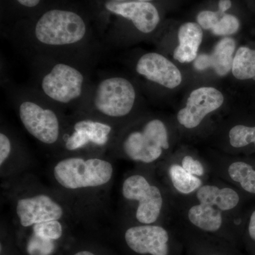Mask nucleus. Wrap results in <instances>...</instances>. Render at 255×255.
I'll return each mask as SVG.
<instances>
[{
  "instance_id": "obj_1",
  "label": "nucleus",
  "mask_w": 255,
  "mask_h": 255,
  "mask_svg": "<svg viewBox=\"0 0 255 255\" xmlns=\"http://www.w3.org/2000/svg\"><path fill=\"white\" fill-rule=\"evenodd\" d=\"M239 189L212 176L196 192L174 197L172 224L237 246L243 231Z\"/></svg>"
},
{
  "instance_id": "obj_2",
  "label": "nucleus",
  "mask_w": 255,
  "mask_h": 255,
  "mask_svg": "<svg viewBox=\"0 0 255 255\" xmlns=\"http://www.w3.org/2000/svg\"><path fill=\"white\" fill-rule=\"evenodd\" d=\"M121 194L125 209L122 222L172 225L174 196L155 168L140 167L124 176Z\"/></svg>"
},
{
  "instance_id": "obj_3",
  "label": "nucleus",
  "mask_w": 255,
  "mask_h": 255,
  "mask_svg": "<svg viewBox=\"0 0 255 255\" xmlns=\"http://www.w3.org/2000/svg\"><path fill=\"white\" fill-rule=\"evenodd\" d=\"M11 182L9 198L14 225L13 231H24L47 221H73V204L63 194L25 177L16 178Z\"/></svg>"
},
{
  "instance_id": "obj_4",
  "label": "nucleus",
  "mask_w": 255,
  "mask_h": 255,
  "mask_svg": "<svg viewBox=\"0 0 255 255\" xmlns=\"http://www.w3.org/2000/svg\"><path fill=\"white\" fill-rule=\"evenodd\" d=\"M114 164L99 155H71L55 162L51 177L60 194L70 201L105 192L114 177Z\"/></svg>"
},
{
  "instance_id": "obj_5",
  "label": "nucleus",
  "mask_w": 255,
  "mask_h": 255,
  "mask_svg": "<svg viewBox=\"0 0 255 255\" xmlns=\"http://www.w3.org/2000/svg\"><path fill=\"white\" fill-rule=\"evenodd\" d=\"M118 241L123 255H185L182 238L172 224L122 222Z\"/></svg>"
},
{
  "instance_id": "obj_6",
  "label": "nucleus",
  "mask_w": 255,
  "mask_h": 255,
  "mask_svg": "<svg viewBox=\"0 0 255 255\" xmlns=\"http://www.w3.org/2000/svg\"><path fill=\"white\" fill-rule=\"evenodd\" d=\"M168 128L161 119H152L126 134L119 157L140 167L157 168L172 155Z\"/></svg>"
},
{
  "instance_id": "obj_7",
  "label": "nucleus",
  "mask_w": 255,
  "mask_h": 255,
  "mask_svg": "<svg viewBox=\"0 0 255 255\" xmlns=\"http://www.w3.org/2000/svg\"><path fill=\"white\" fill-rule=\"evenodd\" d=\"M86 26L81 16L73 11L53 9L40 18L35 28L38 41L50 46L73 44L83 39Z\"/></svg>"
},
{
  "instance_id": "obj_8",
  "label": "nucleus",
  "mask_w": 255,
  "mask_h": 255,
  "mask_svg": "<svg viewBox=\"0 0 255 255\" xmlns=\"http://www.w3.org/2000/svg\"><path fill=\"white\" fill-rule=\"evenodd\" d=\"M135 100V89L128 80L112 78L103 80L97 87L94 105L102 115L119 119L130 113Z\"/></svg>"
},
{
  "instance_id": "obj_9",
  "label": "nucleus",
  "mask_w": 255,
  "mask_h": 255,
  "mask_svg": "<svg viewBox=\"0 0 255 255\" xmlns=\"http://www.w3.org/2000/svg\"><path fill=\"white\" fill-rule=\"evenodd\" d=\"M18 113L23 127L37 140L47 145H55L58 142L60 120L53 110L27 101L20 105Z\"/></svg>"
},
{
  "instance_id": "obj_10",
  "label": "nucleus",
  "mask_w": 255,
  "mask_h": 255,
  "mask_svg": "<svg viewBox=\"0 0 255 255\" xmlns=\"http://www.w3.org/2000/svg\"><path fill=\"white\" fill-rule=\"evenodd\" d=\"M83 75L79 70L65 64L55 65L42 81L43 92L51 100L70 103L81 95Z\"/></svg>"
},
{
  "instance_id": "obj_11",
  "label": "nucleus",
  "mask_w": 255,
  "mask_h": 255,
  "mask_svg": "<svg viewBox=\"0 0 255 255\" xmlns=\"http://www.w3.org/2000/svg\"><path fill=\"white\" fill-rule=\"evenodd\" d=\"M224 102V97L214 87H201L194 90L188 98L185 107L178 112L179 125L193 130L202 124L210 114L219 110Z\"/></svg>"
},
{
  "instance_id": "obj_12",
  "label": "nucleus",
  "mask_w": 255,
  "mask_h": 255,
  "mask_svg": "<svg viewBox=\"0 0 255 255\" xmlns=\"http://www.w3.org/2000/svg\"><path fill=\"white\" fill-rule=\"evenodd\" d=\"M206 159L211 165L213 176L239 190L255 195V164L229 155Z\"/></svg>"
},
{
  "instance_id": "obj_13",
  "label": "nucleus",
  "mask_w": 255,
  "mask_h": 255,
  "mask_svg": "<svg viewBox=\"0 0 255 255\" xmlns=\"http://www.w3.org/2000/svg\"><path fill=\"white\" fill-rule=\"evenodd\" d=\"M155 169L174 197L191 195L206 182L183 168L173 154Z\"/></svg>"
},
{
  "instance_id": "obj_14",
  "label": "nucleus",
  "mask_w": 255,
  "mask_h": 255,
  "mask_svg": "<svg viewBox=\"0 0 255 255\" xmlns=\"http://www.w3.org/2000/svg\"><path fill=\"white\" fill-rule=\"evenodd\" d=\"M137 73L147 80L169 89H174L182 82L179 69L163 55L149 53L142 55L136 65Z\"/></svg>"
},
{
  "instance_id": "obj_15",
  "label": "nucleus",
  "mask_w": 255,
  "mask_h": 255,
  "mask_svg": "<svg viewBox=\"0 0 255 255\" xmlns=\"http://www.w3.org/2000/svg\"><path fill=\"white\" fill-rule=\"evenodd\" d=\"M174 227L184 243L185 255H240L237 246L224 240L186 228Z\"/></svg>"
},
{
  "instance_id": "obj_16",
  "label": "nucleus",
  "mask_w": 255,
  "mask_h": 255,
  "mask_svg": "<svg viewBox=\"0 0 255 255\" xmlns=\"http://www.w3.org/2000/svg\"><path fill=\"white\" fill-rule=\"evenodd\" d=\"M106 7L114 14L130 19L135 27L142 33H150L159 23L158 11L155 6L148 1L118 2L111 1L106 4Z\"/></svg>"
},
{
  "instance_id": "obj_17",
  "label": "nucleus",
  "mask_w": 255,
  "mask_h": 255,
  "mask_svg": "<svg viewBox=\"0 0 255 255\" xmlns=\"http://www.w3.org/2000/svg\"><path fill=\"white\" fill-rule=\"evenodd\" d=\"M235 49L236 41L233 38H223L214 47L211 54L198 56L194 62V67L198 70L211 68L220 76H225L232 70Z\"/></svg>"
},
{
  "instance_id": "obj_18",
  "label": "nucleus",
  "mask_w": 255,
  "mask_h": 255,
  "mask_svg": "<svg viewBox=\"0 0 255 255\" xmlns=\"http://www.w3.org/2000/svg\"><path fill=\"white\" fill-rule=\"evenodd\" d=\"M202 38V29L198 23L182 24L178 31L179 46L174 50V59L180 63H189L195 60Z\"/></svg>"
},
{
  "instance_id": "obj_19",
  "label": "nucleus",
  "mask_w": 255,
  "mask_h": 255,
  "mask_svg": "<svg viewBox=\"0 0 255 255\" xmlns=\"http://www.w3.org/2000/svg\"><path fill=\"white\" fill-rule=\"evenodd\" d=\"M28 161L17 158L12 143L8 135L0 133V169L1 177L8 182L20 177L27 166Z\"/></svg>"
},
{
  "instance_id": "obj_20",
  "label": "nucleus",
  "mask_w": 255,
  "mask_h": 255,
  "mask_svg": "<svg viewBox=\"0 0 255 255\" xmlns=\"http://www.w3.org/2000/svg\"><path fill=\"white\" fill-rule=\"evenodd\" d=\"M73 128L81 132L89 146L97 148L105 147L110 140L112 127L109 124L92 119H82L74 125Z\"/></svg>"
},
{
  "instance_id": "obj_21",
  "label": "nucleus",
  "mask_w": 255,
  "mask_h": 255,
  "mask_svg": "<svg viewBox=\"0 0 255 255\" xmlns=\"http://www.w3.org/2000/svg\"><path fill=\"white\" fill-rule=\"evenodd\" d=\"M62 255H123L92 239L74 237Z\"/></svg>"
},
{
  "instance_id": "obj_22",
  "label": "nucleus",
  "mask_w": 255,
  "mask_h": 255,
  "mask_svg": "<svg viewBox=\"0 0 255 255\" xmlns=\"http://www.w3.org/2000/svg\"><path fill=\"white\" fill-rule=\"evenodd\" d=\"M232 73L238 80H255V50L244 46L238 48L233 59Z\"/></svg>"
},
{
  "instance_id": "obj_23",
  "label": "nucleus",
  "mask_w": 255,
  "mask_h": 255,
  "mask_svg": "<svg viewBox=\"0 0 255 255\" xmlns=\"http://www.w3.org/2000/svg\"><path fill=\"white\" fill-rule=\"evenodd\" d=\"M228 142L225 155H231L233 150H241L251 144H254L255 147V127L237 124L231 127L228 133Z\"/></svg>"
},
{
  "instance_id": "obj_24",
  "label": "nucleus",
  "mask_w": 255,
  "mask_h": 255,
  "mask_svg": "<svg viewBox=\"0 0 255 255\" xmlns=\"http://www.w3.org/2000/svg\"><path fill=\"white\" fill-rule=\"evenodd\" d=\"M173 155L183 168L192 175L200 177L206 181L209 180L212 177V170L207 159L188 152L173 153Z\"/></svg>"
},
{
  "instance_id": "obj_25",
  "label": "nucleus",
  "mask_w": 255,
  "mask_h": 255,
  "mask_svg": "<svg viewBox=\"0 0 255 255\" xmlns=\"http://www.w3.org/2000/svg\"><path fill=\"white\" fill-rule=\"evenodd\" d=\"M239 27V20L236 16L224 14L211 31L216 36H228L236 33Z\"/></svg>"
},
{
  "instance_id": "obj_26",
  "label": "nucleus",
  "mask_w": 255,
  "mask_h": 255,
  "mask_svg": "<svg viewBox=\"0 0 255 255\" xmlns=\"http://www.w3.org/2000/svg\"><path fill=\"white\" fill-rule=\"evenodd\" d=\"M0 255H23L16 244L12 229L1 228Z\"/></svg>"
},
{
  "instance_id": "obj_27",
  "label": "nucleus",
  "mask_w": 255,
  "mask_h": 255,
  "mask_svg": "<svg viewBox=\"0 0 255 255\" xmlns=\"http://www.w3.org/2000/svg\"><path fill=\"white\" fill-rule=\"evenodd\" d=\"M224 13L221 11H202L198 14L197 21L199 26L204 29L212 30Z\"/></svg>"
},
{
  "instance_id": "obj_28",
  "label": "nucleus",
  "mask_w": 255,
  "mask_h": 255,
  "mask_svg": "<svg viewBox=\"0 0 255 255\" xmlns=\"http://www.w3.org/2000/svg\"><path fill=\"white\" fill-rule=\"evenodd\" d=\"M246 234L248 238L255 243V210L250 216L247 223Z\"/></svg>"
},
{
  "instance_id": "obj_29",
  "label": "nucleus",
  "mask_w": 255,
  "mask_h": 255,
  "mask_svg": "<svg viewBox=\"0 0 255 255\" xmlns=\"http://www.w3.org/2000/svg\"><path fill=\"white\" fill-rule=\"evenodd\" d=\"M231 0H220L219 3V11L221 13H225L228 9H229L231 7Z\"/></svg>"
},
{
  "instance_id": "obj_30",
  "label": "nucleus",
  "mask_w": 255,
  "mask_h": 255,
  "mask_svg": "<svg viewBox=\"0 0 255 255\" xmlns=\"http://www.w3.org/2000/svg\"><path fill=\"white\" fill-rule=\"evenodd\" d=\"M41 0H17L18 3H20L23 6H27V7H33L36 5L39 4Z\"/></svg>"
},
{
  "instance_id": "obj_31",
  "label": "nucleus",
  "mask_w": 255,
  "mask_h": 255,
  "mask_svg": "<svg viewBox=\"0 0 255 255\" xmlns=\"http://www.w3.org/2000/svg\"><path fill=\"white\" fill-rule=\"evenodd\" d=\"M137 1H151V0H137Z\"/></svg>"
},
{
  "instance_id": "obj_32",
  "label": "nucleus",
  "mask_w": 255,
  "mask_h": 255,
  "mask_svg": "<svg viewBox=\"0 0 255 255\" xmlns=\"http://www.w3.org/2000/svg\"><path fill=\"white\" fill-rule=\"evenodd\" d=\"M116 1H118V2H121V1H127V0H116Z\"/></svg>"
}]
</instances>
